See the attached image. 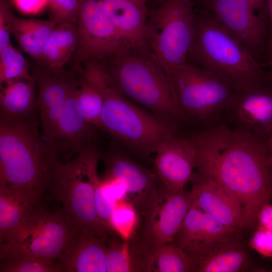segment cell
<instances>
[{
  "label": "cell",
  "instance_id": "6da1fadb",
  "mask_svg": "<svg viewBox=\"0 0 272 272\" xmlns=\"http://www.w3.org/2000/svg\"><path fill=\"white\" fill-rule=\"evenodd\" d=\"M196 175L229 192L242 209L245 228L256 227L261 209L272 199V166L267 140L232 130L222 122L192 132Z\"/></svg>",
  "mask_w": 272,
  "mask_h": 272
},
{
  "label": "cell",
  "instance_id": "7a4b0ae2",
  "mask_svg": "<svg viewBox=\"0 0 272 272\" xmlns=\"http://www.w3.org/2000/svg\"><path fill=\"white\" fill-rule=\"evenodd\" d=\"M39 126L38 119L0 111V182L34 204L48 195L61 163Z\"/></svg>",
  "mask_w": 272,
  "mask_h": 272
},
{
  "label": "cell",
  "instance_id": "3957f363",
  "mask_svg": "<svg viewBox=\"0 0 272 272\" xmlns=\"http://www.w3.org/2000/svg\"><path fill=\"white\" fill-rule=\"evenodd\" d=\"M102 63L124 97L166 121L178 125L185 122L167 73L145 46L128 45Z\"/></svg>",
  "mask_w": 272,
  "mask_h": 272
},
{
  "label": "cell",
  "instance_id": "277c9868",
  "mask_svg": "<svg viewBox=\"0 0 272 272\" xmlns=\"http://www.w3.org/2000/svg\"><path fill=\"white\" fill-rule=\"evenodd\" d=\"M187 61L218 76L236 91L272 80L250 52L208 11H195V32Z\"/></svg>",
  "mask_w": 272,
  "mask_h": 272
},
{
  "label": "cell",
  "instance_id": "5b68a950",
  "mask_svg": "<svg viewBox=\"0 0 272 272\" xmlns=\"http://www.w3.org/2000/svg\"><path fill=\"white\" fill-rule=\"evenodd\" d=\"M102 93L100 129L134 152L143 155L155 153L163 140L178 131L179 125L152 116L128 101L108 74Z\"/></svg>",
  "mask_w": 272,
  "mask_h": 272
},
{
  "label": "cell",
  "instance_id": "8992f818",
  "mask_svg": "<svg viewBox=\"0 0 272 272\" xmlns=\"http://www.w3.org/2000/svg\"><path fill=\"white\" fill-rule=\"evenodd\" d=\"M195 32L192 0H164L148 7L144 43L166 71L187 61Z\"/></svg>",
  "mask_w": 272,
  "mask_h": 272
},
{
  "label": "cell",
  "instance_id": "52a82bcc",
  "mask_svg": "<svg viewBox=\"0 0 272 272\" xmlns=\"http://www.w3.org/2000/svg\"><path fill=\"white\" fill-rule=\"evenodd\" d=\"M80 230L66 216L51 211L44 202L34 204L2 251L1 259L27 256L56 262Z\"/></svg>",
  "mask_w": 272,
  "mask_h": 272
},
{
  "label": "cell",
  "instance_id": "ba28073f",
  "mask_svg": "<svg viewBox=\"0 0 272 272\" xmlns=\"http://www.w3.org/2000/svg\"><path fill=\"white\" fill-rule=\"evenodd\" d=\"M166 72L185 121L196 123L199 129L221 122L224 110L236 91L232 87L189 61Z\"/></svg>",
  "mask_w": 272,
  "mask_h": 272
},
{
  "label": "cell",
  "instance_id": "9c48e42d",
  "mask_svg": "<svg viewBox=\"0 0 272 272\" xmlns=\"http://www.w3.org/2000/svg\"><path fill=\"white\" fill-rule=\"evenodd\" d=\"M190 203L189 191H170L160 182L137 210V226L128 239L132 247L151 264L157 248L173 242Z\"/></svg>",
  "mask_w": 272,
  "mask_h": 272
},
{
  "label": "cell",
  "instance_id": "30bf717a",
  "mask_svg": "<svg viewBox=\"0 0 272 272\" xmlns=\"http://www.w3.org/2000/svg\"><path fill=\"white\" fill-rule=\"evenodd\" d=\"M48 195L60 205L57 211L68 217L79 230L107 238L114 232L98 215L93 188L80 154L74 160L60 163Z\"/></svg>",
  "mask_w": 272,
  "mask_h": 272
},
{
  "label": "cell",
  "instance_id": "8fae6325",
  "mask_svg": "<svg viewBox=\"0 0 272 272\" xmlns=\"http://www.w3.org/2000/svg\"><path fill=\"white\" fill-rule=\"evenodd\" d=\"M77 41L71 60L78 68L86 60L103 62L129 45L121 37L99 0H78Z\"/></svg>",
  "mask_w": 272,
  "mask_h": 272
},
{
  "label": "cell",
  "instance_id": "7c38bea8",
  "mask_svg": "<svg viewBox=\"0 0 272 272\" xmlns=\"http://www.w3.org/2000/svg\"><path fill=\"white\" fill-rule=\"evenodd\" d=\"M221 122L233 130L267 140L272 131V80L236 91Z\"/></svg>",
  "mask_w": 272,
  "mask_h": 272
},
{
  "label": "cell",
  "instance_id": "4fadbf2b",
  "mask_svg": "<svg viewBox=\"0 0 272 272\" xmlns=\"http://www.w3.org/2000/svg\"><path fill=\"white\" fill-rule=\"evenodd\" d=\"M37 63L30 66V73L37 90L41 132L50 146L67 100L79 86V69H53Z\"/></svg>",
  "mask_w": 272,
  "mask_h": 272
},
{
  "label": "cell",
  "instance_id": "5bb4252c",
  "mask_svg": "<svg viewBox=\"0 0 272 272\" xmlns=\"http://www.w3.org/2000/svg\"><path fill=\"white\" fill-rule=\"evenodd\" d=\"M155 153L156 174L167 190L184 189L189 181L194 180L197 148L192 132L171 134L161 142Z\"/></svg>",
  "mask_w": 272,
  "mask_h": 272
},
{
  "label": "cell",
  "instance_id": "9a60e30c",
  "mask_svg": "<svg viewBox=\"0 0 272 272\" xmlns=\"http://www.w3.org/2000/svg\"><path fill=\"white\" fill-rule=\"evenodd\" d=\"M208 12L255 57L266 37L250 14L248 0H203Z\"/></svg>",
  "mask_w": 272,
  "mask_h": 272
},
{
  "label": "cell",
  "instance_id": "2e32d148",
  "mask_svg": "<svg viewBox=\"0 0 272 272\" xmlns=\"http://www.w3.org/2000/svg\"><path fill=\"white\" fill-rule=\"evenodd\" d=\"M103 160L105 167L103 182L117 181L122 183L127 190L126 200L136 210L145 203L160 182L156 174L122 154L109 153Z\"/></svg>",
  "mask_w": 272,
  "mask_h": 272
},
{
  "label": "cell",
  "instance_id": "e0dca14e",
  "mask_svg": "<svg viewBox=\"0 0 272 272\" xmlns=\"http://www.w3.org/2000/svg\"><path fill=\"white\" fill-rule=\"evenodd\" d=\"M193 182L191 203L237 231L245 228L240 205L229 192L209 178L195 175Z\"/></svg>",
  "mask_w": 272,
  "mask_h": 272
},
{
  "label": "cell",
  "instance_id": "ac0fdd59",
  "mask_svg": "<svg viewBox=\"0 0 272 272\" xmlns=\"http://www.w3.org/2000/svg\"><path fill=\"white\" fill-rule=\"evenodd\" d=\"M237 233L208 244L190 255L194 272H239L248 270L250 260Z\"/></svg>",
  "mask_w": 272,
  "mask_h": 272
},
{
  "label": "cell",
  "instance_id": "d6986e66",
  "mask_svg": "<svg viewBox=\"0 0 272 272\" xmlns=\"http://www.w3.org/2000/svg\"><path fill=\"white\" fill-rule=\"evenodd\" d=\"M78 88L67 100L50 145L58 156L63 155L66 158L79 154L92 144L91 140L95 128L86 121L81 113L77 100Z\"/></svg>",
  "mask_w": 272,
  "mask_h": 272
},
{
  "label": "cell",
  "instance_id": "ffe728a7",
  "mask_svg": "<svg viewBox=\"0 0 272 272\" xmlns=\"http://www.w3.org/2000/svg\"><path fill=\"white\" fill-rule=\"evenodd\" d=\"M238 232L190 203L173 242L191 255L215 240Z\"/></svg>",
  "mask_w": 272,
  "mask_h": 272
},
{
  "label": "cell",
  "instance_id": "44dd1931",
  "mask_svg": "<svg viewBox=\"0 0 272 272\" xmlns=\"http://www.w3.org/2000/svg\"><path fill=\"white\" fill-rule=\"evenodd\" d=\"M107 238L80 231L58 260L61 272H106Z\"/></svg>",
  "mask_w": 272,
  "mask_h": 272
},
{
  "label": "cell",
  "instance_id": "7402d4cb",
  "mask_svg": "<svg viewBox=\"0 0 272 272\" xmlns=\"http://www.w3.org/2000/svg\"><path fill=\"white\" fill-rule=\"evenodd\" d=\"M79 69L80 85L77 100L79 108L87 122L100 129L102 89L107 72L102 62L92 59L85 61Z\"/></svg>",
  "mask_w": 272,
  "mask_h": 272
},
{
  "label": "cell",
  "instance_id": "603a6c76",
  "mask_svg": "<svg viewBox=\"0 0 272 272\" xmlns=\"http://www.w3.org/2000/svg\"><path fill=\"white\" fill-rule=\"evenodd\" d=\"M123 39L130 45L145 46L148 0H99Z\"/></svg>",
  "mask_w": 272,
  "mask_h": 272
},
{
  "label": "cell",
  "instance_id": "cb8c5ba5",
  "mask_svg": "<svg viewBox=\"0 0 272 272\" xmlns=\"http://www.w3.org/2000/svg\"><path fill=\"white\" fill-rule=\"evenodd\" d=\"M34 205L25 194L0 182V251Z\"/></svg>",
  "mask_w": 272,
  "mask_h": 272
},
{
  "label": "cell",
  "instance_id": "d4e9b609",
  "mask_svg": "<svg viewBox=\"0 0 272 272\" xmlns=\"http://www.w3.org/2000/svg\"><path fill=\"white\" fill-rule=\"evenodd\" d=\"M36 85L33 81L20 79L1 85V112L7 114L37 119Z\"/></svg>",
  "mask_w": 272,
  "mask_h": 272
},
{
  "label": "cell",
  "instance_id": "484cf974",
  "mask_svg": "<svg viewBox=\"0 0 272 272\" xmlns=\"http://www.w3.org/2000/svg\"><path fill=\"white\" fill-rule=\"evenodd\" d=\"M77 41V23L57 25L50 34L38 63L53 69L63 68L72 58Z\"/></svg>",
  "mask_w": 272,
  "mask_h": 272
},
{
  "label": "cell",
  "instance_id": "4316f807",
  "mask_svg": "<svg viewBox=\"0 0 272 272\" xmlns=\"http://www.w3.org/2000/svg\"><path fill=\"white\" fill-rule=\"evenodd\" d=\"M57 24L51 20L11 17V34L24 51L35 60L40 56L46 42Z\"/></svg>",
  "mask_w": 272,
  "mask_h": 272
},
{
  "label": "cell",
  "instance_id": "83f0119b",
  "mask_svg": "<svg viewBox=\"0 0 272 272\" xmlns=\"http://www.w3.org/2000/svg\"><path fill=\"white\" fill-rule=\"evenodd\" d=\"M80 154L85 173L93 188L98 215L102 222L108 228L113 230L110 225V219L116 202L108 198L104 182L100 180L97 174V165L101 157L100 153L92 144L82 151Z\"/></svg>",
  "mask_w": 272,
  "mask_h": 272
},
{
  "label": "cell",
  "instance_id": "f1b7e54d",
  "mask_svg": "<svg viewBox=\"0 0 272 272\" xmlns=\"http://www.w3.org/2000/svg\"><path fill=\"white\" fill-rule=\"evenodd\" d=\"M190 255L173 242L157 248L152 257L150 272H191Z\"/></svg>",
  "mask_w": 272,
  "mask_h": 272
},
{
  "label": "cell",
  "instance_id": "f546056e",
  "mask_svg": "<svg viewBox=\"0 0 272 272\" xmlns=\"http://www.w3.org/2000/svg\"><path fill=\"white\" fill-rule=\"evenodd\" d=\"M30 65L11 43L0 51V84L25 79L33 81Z\"/></svg>",
  "mask_w": 272,
  "mask_h": 272
},
{
  "label": "cell",
  "instance_id": "4dcf8cb0",
  "mask_svg": "<svg viewBox=\"0 0 272 272\" xmlns=\"http://www.w3.org/2000/svg\"><path fill=\"white\" fill-rule=\"evenodd\" d=\"M114 232L107 240V272H132L134 269L127 240L117 238Z\"/></svg>",
  "mask_w": 272,
  "mask_h": 272
},
{
  "label": "cell",
  "instance_id": "1f68e13d",
  "mask_svg": "<svg viewBox=\"0 0 272 272\" xmlns=\"http://www.w3.org/2000/svg\"><path fill=\"white\" fill-rule=\"evenodd\" d=\"M138 222V212L132 203L127 200L116 202L110 219L111 228L122 238H130Z\"/></svg>",
  "mask_w": 272,
  "mask_h": 272
},
{
  "label": "cell",
  "instance_id": "d6a6232c",
  "mask_svg": "<svg viewBox=\"0 0 272 272\" xmlns=\"http://www.w3.org/2000/svg\"><path fill=\"white\" fill-rule=\"evenodd\" d=\"M1 272H61L57 262H51L27 256L1 259Z\"/></svg>",
  "mask_w": 272,
  "mask_h": 272
},
{
  "label": "cell",
  "instance_id": "836d02e7",
  "mask_svg": "<svg viewBox=\"0 0 272 272\" xmlns=\"http://www.w3.org/2000/svg\"><path fill=\"white\" fill-rule=\"evenodd\" d=\"M50 20L57 24L77 23L78 0H47Z\"/></svg>",
  "mask_w": 272,
  "mask_h": 272
},
{
  "label": "cell",
  "instance_id": "e575fe53",
  "mask_svg": "<svg viewBox=\"0 0 272 272\" xmlns=\"http://www.w3.org/2000/svg\"><path fill=\"white\" fill-rule=\"evenodd\" d=\"M13 13L10 0H0V51L10 43V21Z\"/></svg>",
  "mask_w": 272,
  "mask_h": 272
},
{
  "label": "cell",
  "instance_id": "d590c367",
  "mask_svg": "<svg viewBox=\"0 0 272 272\" xmlns=\"http://www.w3.org/2000/svg\"><path fill=\"white\" fill-rule=\"evenodd\" d=\"M250 243L260 254L272 257V231L260 226L254 232Z\"/></svg>",
  "mask_w": 272,
  "mask_h": 272
},
{
  "label": "cell",
  "instance_id": "8d00e7d4",
  "mask_svg": "<svg viewBox=\"0 0 272 272\" xmlns=\"http://www.w3.org/2000/svg\"><path fill=\"white\" fill-rule=\"evenodd\" d=\"M251 15L258 27L266 34L269 20L267 0H248Z\"/></svg>",
  "mask_w": 272,
  "mask_h": 272
},
{
  "label": "cell",
  "instance_id": "74e56055",
  "mask_svg": "<svg viewBox=\"0 0 272 272\" xmlns=\"http://www.w3.org/2000/svg\"><path fill=\"white\" fill-rule=\"evenodd\" d=\"M14 3L23 13L36 14L47 6V0H13Z\"/></svg>",
  "mask_w": 272,
  "mask_h": 272
},
{
  "label": "cell",
  "instance_id": "f35d334b",
  "mask_svg": "<svg viewBox=\"0 0 272 272\" xmlns=\"http://www.w3.org/2000/svg\"><path fill=\"white\" fill-rule=\"evenodd\" d=\"M260 226L272 231V205L270 203L264 206L258 215Z\"/></svg>",
  "mask_w": 272,
  "mask_h": 272
},
{
  "label": "cell",
  "instance_id": "ab89813d",
  "mask_svg": "<svg viewBox=\"0 0 272 272\" xmlns=\"http://www.w3.org/2000/svg\"><path fill=\"white\" fill-rule=\"evenodd\" d=\"M267 53L268 56L269 63L272 69V34H269L267 41Z\"/></svg>",
  "mask_w": 272,
  "mask_h": 272
},
{
  "label": "cell",
  "instance_id": "60d3db41",
  "mask_svg": "<svg viewBox=\"0 0 272 272\" xmlns=\"http://www.w3.org/2000/svg\"><path fill=\"white\" fill-rule=\"evenodd\" d=\"M267 142L269 153V162L272 166V131L267 139Z\"/></svg>",
  "mask_w": 272,
  "mask_h": 272
},
{
  "label": "cell",
  "instance_id": "b9f144b4",
  "mask_svg": "<svg viewBox=\"0 0 272 272\" xmlns=\"http://www.w3.org/2000/svg\"><path fill=\"white\" fill-rule=\"evenodd\" d=\"M269 20L270 24V31L269 34H272V0H267Z\"/></svg>",
  "mask_w": 272,
  "mask_h": 272
},
{
  "label": "cell",
  "instance_id": "7bdbcfd3",
  "mask_svg": "<svg viewBox=\"0 0 272 272\" xmlns=\"http://www.w3.org/2000/svg\"><path fill=\"white\" fill-rule=\"evenodd\" d=\"M163 1L164 0H148V6L149 7H154L156 6Z\"/></svg>",
  "mask_w": 272,
  "mask_h": 272
}]
</instances>
